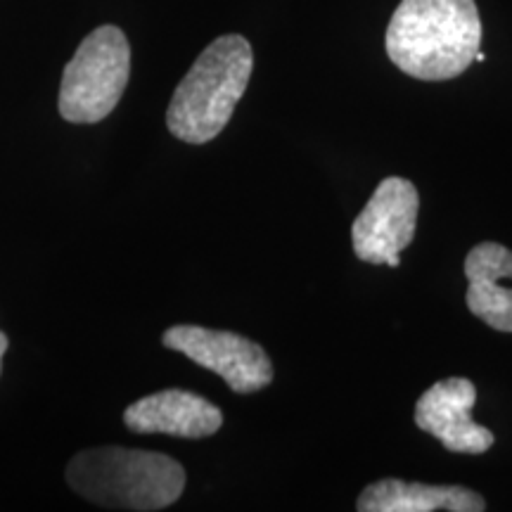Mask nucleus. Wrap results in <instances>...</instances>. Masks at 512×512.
<instances>
[{
  "label": "nucleus",
  "instance_id": "nucleus-1",
  "mask_svg": "<svg viewBox=\"0 0 512 512\" xmlns=\"http://www.w3.org/2000/svg\"><path fill=\"white\" fill-rule=\"evenodd\" d=\"M479 43L475 0H401L384 38L389 60L420 81L456 79L475 62Z\"/></svg>",
  "mask_w": 512,
  "mask_h": 512
},
{
  "label": "nucleus",
  "instance_id": "nucleus-2",
  "mask_svg": "<svg viewBox=\"0 0 512 512\" xmlns=\"http://www.w3.org/2000/svg\"><path fill=\"white\" fill-rule=\"evenodd\" d=\"M67 482L100 508L152 512L181 498L185 470L164 453L105 446L81 451L69 460Z\"/></svg>",
  "mask_w": 512,
  "mask_h": 512
},
{
  "label": "nucleus",
  "instance_id": "nucleus-3",
  "mask_svg": "<svg viewBox=\"0 0 512 512\" xmlns=\"http://www.w3.org/2000/svg\"><path fill=\"white\" fill-rule=\"evenodd\" d=\"M252 69L254 53L245 36L228 34L209 43L169 102V131L190 145L214 140L245 95Z\"/></svg>",
  "mask_w": 512,
  "mask_h": 512
},
{
  "label": "nucleus",
  "instance_id": "nucleus-4",
  "mask_svg": "<svg viewBox=\"0 0 512 512\" xmlns=\"http://www.w3.org/2000/svg\"><path fill=\"white\" fill-rule=\"evenodd\" d=\"M131 76V46L119 27L105 24L83 38L62 74V119L72 124H98L119 105Z\"/></svg>",
  "mask_w": 512,
  "mask_h": 512
},
{
  "label": "nucleus",
  "instance_id": "nucleus-5",
  "mask_svg": "<svg viewBox=\"0 0 512 512\" xmlns=\"http://www.w3.org/2000/svg\"><path fill=\"white\" fill-rule=\"evenodd\" d=\"M162 342L223 377L235 394H254L273 382V363L264 347L235 332L174 325L164 332Z\"/></svg>",
  "mask_w": 512,
  "mask_h": 512
},
{
  "label": "nucleus",
  "instance_id": "nucleus-6",
  "mask_svg": "<svg viewBox=\"0 0 512 512\" xmlns=\"http://www.w3.org/2000/svg\"><path fill=\"white\" fill-rule=\"evenodd\" d=\"M418 211L420 195L411 181L401 176L384 178L351 226V242L358 259L377 266H399V254L415 238Z\"/></svg>",
  "mask_w": 512,
  "mask_h": 512
},
{
  "label": "nucleus",
  "instance_id": "nucleus-7",
  "mask_svg": "<svg viewBox=\"0 0 512 512\" xmlns=\"http://www.w3.org/2000/svg\"><path fill=\"white\" fill-rule=\"evenodd\" d=\"M477 389L467 377H448L432 384L415 403V425L432 434L451 453H484L494 446V432L470 418Z\"/></svg>",
  "mask_w": 512,
  "mask_h": 512
},
{
  "label": "nucleus",
  "instance_id": "nucleus-8",
  "mask_svg": "<svg viewBox=\"0 0 512 512\" xmlns=\"http://www.w3.org/2000/svg\"><path fill=\"white\" fill-rule=\"evenodd\" d=\"M124 422L136 434H169L181 439H207L223 425L219 406L183 389H164L126 408Z\"/></svg>",
  "mask_w": 512,
  "mask_h": 512
},
{
  "label": "nucleus",
  "instance_id": "nucleus-9",
  "mask_svg": "<svg viewBox=\"0 0 512 512\" xmlns=\"http://www.w3.org/2000/svg\"><path fill=\"white\" fill-rule=\"evenodd\" d=\"M467 309L489 328L512 332V252L498 242L472 247L465 259Z\"/></svg>",
  "mask_w": 512,
  "mask_h": 512
},
{
  "label": "nucleus",
  "instance_id": "nucleus-10",
  "mask_svg": "<svg viewBox=\"0 0 512 512\" xmlns=\"http://www.w3.org/2000/svg\"><path fill=\"white\" fill-rule=\"evenodd\" d=\"M356 508L361 512H482L486 510V503L482 496L465 486L380 479L361 491Z\"/></svg>",
  "mask_w": 512,
  "mask_h": 512
},
{
  "label": "nucleus",
  "instance_id": "nucleus-11",
  "mask_svg": "<svg viewBox=\"0 0 512 512\" xmlns=\"http://www.w3.org/2000/svg\"><path fill=\"white\" fill-rule=\"evenodd\" d=\"M5 351H8V337H5L3 332H0V370H3V356H5Z\"/></svg>",
  "mask_w": 512,
  "mask_h": 512
}]
</instances>
